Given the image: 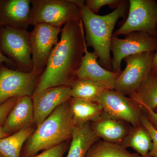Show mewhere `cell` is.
Here are the masks:
<instances>
[{
    "label": "cell",
    "instance_id": "25",
    "mask_svg": "<svg viewBox=\"0 0 157 157\" xmlns=\"http://www.w3.org/2000/svg\"><path fill=\"white\" fill-rule=\"evenodd\" d=\"M140 121L141 124L148 130L152 139V147L147 155L151 157H157V130L148 120L147 116L142 113L140 117Z\"/></svg>",
    "mask_w": 157,
    "mask_h": 157
},
{
    "label": "cell",
    "instance_id": "28",
    "mask_svg": "<svg viewBox=\"0 0 157 157\" xmlns=\"http://www.w3.org/2000/svg\"><path fill=\"white\" fill-rule=\"evenodd\" d=\"M137 104L140 105L142 108H144L146 110L147 113V117L148 120L151 123L152 125L157 130V112L142 103H137Z\"/></svg>",
    "mask_w": 157,
    "mask_h": 157
},
{
    "label": "cell",
    "instance_id": "3",
    "mask_svg": "<svg viewBox=\"0 0 157 157\" xmlns=\"http://www.w3.org/2000/svg\"><path fill=\"white\" fill-rule=\"evenodd\" d=\"M75 126L68 102L62 104L38 126L21 157H33L41 151L64 143L72 137Z\"/></svg>",
    "mask_w": 157,
    "mask_h": 157
},
{
    "label": "cell",
    "instance_id": "18",
    "mask_svg": "<svg viewBox=\"0 0 157 157\" xmlns=\"http://www.w3.org/2000/svg\"><path fill=\"white\" fill-rule=\"evenodd\" d=\"M72 117L76 126L98 120L104 113L101 104L97 102L73 98L68 101Z\"/></svg>",
    "mask_w": 157,
    "mask_h": 157
},
{
    "label": "cell",
    "instance_id": "8",
    "mask_svg": "<svg viewBox=\"0 0 157 157\" xmlns=\"http://www.w3.org/2000/svg\"><path fill=\"white\" fill-rule=\"evenodd\" d=\"M113 35L110 44V51L113 53L112 71H121V62L125 58L156 50L157 38L144 32H135L127 34L124 39H120Z\"/></svg>",
    "mask_w": 157,
    "mask_h": 157
},
{
    "label": "cell",
    "instance_id": "35",
    "mask_svg": "<svg viewBox=\"0 0 157 157\" xmlns=\"http://www.w3.org/2000/svg\"><path fill=\"white\" fill-rule=\"evenodd\" d=\"M157 110V108H156V109H155V110ZM155 112H156V111H155Z\"/></svg>",
    "mask_w": 157,
    "mask_h": 157
},
{
    "label": "cell",
    "instance_id": "1",
    "mask_svg": "<svg viewBox=\"0 0 157 157\" xmlns=\"http://www.w3.org/2000/svg\"><path fill=\"white\" fill-rule=\"evenodd\" d=\"M86 44L81 19L66 24L62 29L60 39L52 51L39 77L34 94L56 86L71 87L77 80V73L84 56Z\"/></svg>",
    "mask_w": 157,
    "mask_h": 157
},
{
    "label": "cell",
    "instance_id": "11",
    "mask_svg": "<svg viewBox=\"0 0 157 157\" xmlns=\"http://www.w3.org/2000/svg\"><path fill=\"white\" fill-rule=\"evenodd\" d=\"M62 29L45 23L34 25L29 33L33 70L42 72L45 70L53 48L58 43Z\"/></svg>",
    "mask_w": 157,
    "mask_h": 157
},
{
    "label": "cell",
    "instance_id": "29",
    "mask_svg": "<svg viewBox=\"0 0 157 157\" xmlns=\"http://www.w3.org/2000/svg\"><path fill=\"white\" fill-rule=\"evenodd\" d=\"M3 63H5L6 64L11 68H14L15 70L16 69V65L13 61L11 60V59L7 57V56H5L0 50V65Z\"/></svg>",
    "mask_w": 157,
    "mask_h": 157
},
{
    "label": "cell",
    "instance_id": "5",
    "mask_svg": "<svg viewBox=\"0 0 157 157\" xmlns=\"http://www.w3.org/2000/svg\"><path fill=\"white\" fill-rule=\"evenodd\" d=\"M0 50L16 65V70L29 73L33 70L32 47L27 29L0 28Z\"/></svg>",
    "mask_w": 157,
    "mask_h": 157
},
{
    "label": "cell",
    "instance_id": "21",
    "mask_svg": "<svg viewBox=\"0 0 157 157\" xmlns=\"http://www.w3.org/2000/svg\"><path fill=\"white\" fill-rule=\"evenodd\" d=\"M137 153L128 151L120 144L98 140L91 147L85 157H138Z\"/></svg>",
    "mask_w": 157,
    "mask_h": 157
},
{
    "label": "cell",
    "instance_id": "14",
    "mask_svg": "<svg viewBox=\"0 0 157 157\" xmlns=\"http://www.w3.org/2000/svg\"><path fill=\"white\" fill-rule=\"evenodd\" d=\"M31 5V0H0V28L27 29Z\"/></svg>",
    "mask_w": 157,
    "mask_h": 157
},
{
    "label": "cell",
    "instance_id": "2",
    "mask_svg": "<svg viewBox=\"0 0 157 157\" xmlns=\"http://www.w3.org/2000/svg\"><path fill=\"white\" fill-rule=\"evenodd\" d=\"M80 17L85 31L87 47L91 46L99 59L100 64L107 70L112 71L110 44L113 29L121 17L128 15L129 2L123 0L119 6L107 15L94 14L84 5L78 7Z\"/></svg>",
    "mask_w": 157,
    "mask_h": 157
},
{
    "label": "cell",
    "instance_id": "23",
    "mask_svg": "<svg viewBox=\"0 0 157 157\" xmlns=\"http://www.w3.org/2000/svg\"><path fill=\"white\" fill-rule=\"evenodd\" d=\"M101 83L87 79L77 80L71 86L72 98L97 102L98 98L105 90Z\"/></svg>",
    "mask_w": 157,
    "mask_h": 157
},
{
    "label": "cell",
    "instance_id": "31",
    "mask_svg": "<svg viewBox=\"0 0 157 157\" xmlns=\"http://www.w3.org/2000/svg\"><path fill=\"white\" fill-rule=\"evenodd\" d=\"M8 135H6L2 131V127H0V138L7 137Z\"/></svg>",
    "mask_w": 157,
    "mask_h": 157
},
{
    "label": "cell",
    "instance_id": "27",
    "mask_svg": "<svg viewBox=\"0 0 157 157\" xmlns=\"http://www.w3.org/2000/svg\"><path fill=\"white\" fill-rule=\"evenodd\" d=\"M19 98H10L0 105V127L4 125L9 113Z\"/></svg>",
    "mask_w": 157,
    "mask_h": 157
},
{
    "label": "cell",
    "instance_id": "16",
    "mask_svg": "<svg viewBox=\"0 0 157 157\" xmlns=\"http://www.w3.org/2000/svg\"><path fill=\"white\" fill-rule=\"evenodd\" d=\"M92 128L100 138L103 140L121 144L132 128L126 122L114 119L104 115L94 122Z\"/></svg>",
    "mask_w": 157,
    "mask_h": 157
},
{
    "label": "cell",
    "instance_id": "24",
    "mask_svg": "<svg viewBox=\"0 0 157 157\" xmlns=\"http://www.w3.org/2000/svg\"><path fill=\"white\" fill-rule=\"evenodd\" d=\"M123 1V0H122ZM122 0H87L85 1V6L94 14H98L100 9L105 6H108L111 9H116Z\"/></svg>",
    "mask_w": 157,
    "mask_h": 157
},
{
    "label": "cell",
    "instance_id": "19",
    "mask_svg": "<svg viewBox=\"0 0 157 157\" xmlns=\"http://www.w3.org/2000/svg\"><path fill=\"white\" fill-rule=\"evenodd\" d=\"M125 148L132 147L141 156H148L153 146L151 135L142 124L132 127L121 144Z\"/></svg>",
    "mask_w": 157,
    "mask_h": 157
},
{
    "label": "cell",
    "instance_id": "9",
    "mask_svg": "<svg viewBox=\"0 0 157 157\" xmlns=\"http://www.w3.org/2000/svg\"><path fill=\"white\" fill-rule=\"evenodd\" d=\"M42 72L33 70L25 73L0 65V105L13 98L32 97L36 87V78Z\"/></svg>",
    "mask_w": 157,
    "mask_h": 157
},
{
    "label": "cell",
    "instance_id": "26",
    "mask_svg": "<svg viewBox=\"0 0 157 157\" xmlns=\"http://www.w3.org/2000/svg\"><path fill=\"white\" fill-rule=\"evenodd\" d=\"M67 149V144L63 143L57 146L45 150L40 154L33 157H63Z\"/></svg>",
    "mask_w": 157,
    "mask_h": 157
},
{
    "label": "cell",
    "instance_id": "12",
    "mask_svg": "<svg viewBox=\"0 0 157 157\" xmlns=\"http://www.w3.org/2000/svg\"><path fill=\"white\" fill-rule=\"evenodd\" d=\"M71 96V87L67 86L50 88L32 96L34 122L42 123L57 107L68 102Z\"/></svg>",
    "mask_w": 157,
    "mask_h": 157
},
{
    "label": "cell",
    "instance_id": "32",
    "mask_svg": "<svg viewBox=\"0 0 157 157\" xmlns=\"http://www.w3.org/2000/svg\"><path fill=\"white\" fill-rule=\"evenodd\" d=\"M138 157H149L148 156H138Z\"/></svg>",
    "mask_w": 157,
    "mask_h": 157
},
{
    "label": "cell",
    "instance_id": "13",
    "mask_svg": "<svg viewBox=\"0 0 157 157\" xmlns=\"http://www.w3.org/2000/svg\"><path fill=\"white\" fill-rule=\"evenodd\" d=\"M87 48L86 44L84 56L77 73V80H92L103 85L107 89L114 90L115 82L122 71L114 73L104 69L98 63L96 52L89 51Z\"/></svg>",
    "mask_w": 157,
    "mask_h": 157
},
{
    "label": "cell",
    "instance_id": "6",
    "mask_svg": "<svg viewBox=\"0 0 157 157\" xmlns=\"http://www.w3.org/2000/svg\"><path fill=\"white\" fill-rule=\"evenodd\" d=\"M154 52L130 56L124 60L126 66L115 82L114 90L125 96L137 92L151 72Z\"/></svg>",
    "mask_w": 157,
    "mask_h": 157
},
{
    "label": "cell",
    "instance_id": "36",
    "mask_svg": "<svg viewBox=\"0 0 157 157\" xmlns=\"http://www.w3.org/2000/svg\"><path fill=\"white\" fill-rule=\"evenodd\" d=\"M156 2H157V1H156Z\"/></svg>",
    "mask_w": 157,
    "mask_h": 157
},
{
    "label": "cell",
    "instance_id": "33",
    "mask_svg": "<svg viewBox=\"0 0 157 157\" xmlns=\"http://www.w3.org/2000/svg\"><path fill=\"white\" fill-rule=\"evenodd\" d=\"M0 157H4L2 155V154H1V153H0Z\"/></svg>",
    "mask_w": 157,
    "mask_h": 157
},
{
    "label": "cell",
    "instance_id": "4",
    "mask_svg": "<svg viewBox=\"0 0 157 157\" xmlns=\"http://www.w3.org/2000/svg\"><path fill=\"white\" fill-rule=\"evenodd\" d=\"M30 25L45 23L60 28L81 19L80 9L70 0H31Z\"/></svg>",
    "mask_w": 157,
    "mask_h": 157
},
{
    "label": "cell",
    "instance_id": "30",
    "mask_svg": "<svg viewBox=\"0 0 157 157\" xmlns=\"http://www.w3.org/2000/svg\"><path fill=\"white\" fill-rule=\"evenodd\" d=\"M157 72V47L156 52L155 53L154 57L152 63V73H155Z\"/></svg>",
    "mask_w": 157,
    "mask_h": 157
},
{
    "label": "cell",
    "instance_id": "10",
    "mask_svg": "<svg viewBox=\"0 0 157 157\" xmlns=\"http://www.w3.org/2000/svg\"><path fill=\"white\" fill-rule=\"evenodd\" d=\"M97 103L101 104L103 114L107 117L124 121L136 127L141 124L142 107L132 98L114 90L106 89Z\"/></svg>",
    "mask_w": 157,
    "mask_h": 157
},
{
    "label": "cell",
    "instance_id": "7",
    "mask_svg": "<svg viewBox=\"0 0 157 157\" xmlns=\"http://www.w3.org/2000/svg\"><path fill=\"white\" fill-rule=\"evenodd\" d=\"M127 18L114 32L117 36L135 32L157 36V2L153 0H130Z\"/></svg>",
    "mask_w": 157,
    "mask_h": 157
},
{
    "label": "cell",
    "instance_id": "15",
    "mask_svg": "<svg viewBox=\"0 0 157 157\" xmlns=\"http://www.w3.org/2000/svg\"><path fill=\"white\" fill-rule=\"evenodd\" d=\"M34 122L33 99L30 96L20 98L9 113L2 131L6 135L14 134L22 129L31 126Z\"/></svg>",
    "mask_w": 157,
    "mask_h": 157
},
{
    "label": "cell",
    "instance_id": "34",
    "mask_svg": "<svg viewBox=\"0 0 157 157\" xmlns=\"http://www.w3.org/2000/svg\"><path fill=\"white\" fill-rule=\"evenodd\" d=\"M155 73V74H156V75H157V72H156V73Z\"/></svg>",
    "mask_w": 157,
    "mask_h": 157
},
{
    "label": "cell",
    "instance_id": "22",
    "mask_svg": "<svg viewBox=\"0 0 157 157\" xmlns=\"http://www.w3.org/2000/svg\"><path fill=\"white\" fill-rule=\"evenodd\" d=\"M137 103H142L155 110L157 108V75L151 72L138 91L129 96Z\"/></svg>",
    "mask_w": 157,
    "mask_h": 157
},
{
    "label": "cell",
    "instance_id": "17",
    "mask_svg": "<svg viewBox=\"0 0 157 157\" xmlns=\"http://www.w3.org/2000/svg\"><path fill=\"white\" fill-rule=\"evenodd\" d=\"M67 157H85L90 148L100 138L89 123L75 126Z\"/></svg>",
    "mask_w": 157,
    "mask_h": 157
},
{
    "label": "cell",
    "instance_id": "20",
    "mask_svg": "<svg viewBox=\"0 0 157 157\" xmlns=\"http://www.w3.org/2000/svg\"><path fill=\"white\" fill-rule=\"evenodd\" d=\"M33 132V128L30 126L0 138V153L4 157H20L24 143Z\"/></svg>",
    "mask_w": 157,
    "mask_h": 157
}]
</instances>
